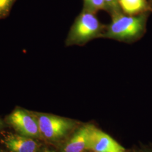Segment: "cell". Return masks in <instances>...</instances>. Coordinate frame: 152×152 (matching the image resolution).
Segmentation results:
<instances>
[{
    "label": "cell",
    "mask_w": 152,
    "mask_h": 152,
    "mask_svg": "<svg viewBox=\"0 0 152 152\" xmlns=\"http://www.w3.org/2000/svg\"><path fill=\"white\" fill-rule=\"evenodd\" d=\"M4 127H5V123L0 118V131Z\"/></svg>",
    "instance_id": "12"
},
{
    "label": "cell",
    "mask_w": 152,
    "mask_h": 152,
    "mask_svg": "<svg viewBox=\"0 0 152 152\" xmlns=\"http://www.w3.org/2000/svg\"><path fill=\"white\" fill-rule=\"evenodd\" d=\"M84 7L83 10L96 13L102 10H107L105 0H83Z\"/></svg>",
    "instance_id": "9"
},
{
    "label": "cell",
    "mask_w": 152,
    "mask_h": 152,
    "mask_svg": "<svg viewBox=\"0 0 152 152\" xmlns=\"http://www.w3.org/2000/svg\"><path fill=\"white\" fill-rule=\"evenodd\" d=\"M105 1L107 6V10L109 11L111 14L115 12L121 11L118 4V0H105Z\"/></svg>",
    "instance_id": "11"
},
{
    "label": "cell",
    "mask_w": 152,
    "mask_h": 152,
    "mask_svg": "<svg viewBox=\"0 0 152 152\" xmlns=\"http://www.w3.org/2000/svg\"><path fill=\"white\" fill-rule=\"evenodd\" d=\"M106 27L96 13L83 10L71 26L65 39V46H82L94 39L103 38Z\"/></svg>",
    "instance_id": "2"
},
{
    "label": "cell",
    "mask_w": 152,
    "mask_h": 152,
    "mask_svg": "<svg viewBox=\"0 0 152 152\" xmlns=\"http://www.w3.org/2000/svg\"><path fill=\"white\" fill-rule=\"evenodd\" d=\"M6 122L23 136L32 138H42L38 121L33 112L16 107L6 118Z\"/></svg>",
    "instance_id": "4"
},
{
    "label": "cell",
    "mask_w": 152,
    "mask_h": 152,
    "mask_svg": "<svg viewBox=\"0 0 152 152\" xmlns=\"http://www.w3.org/2000/svg\"><path fill=\"white\" fill-rule=\"evenodd\" d=\"M38 121L42 137L50 141H58L65 137L75 127L73 120L53 114L33 112Z\"/></svg>",
    "instance_id": "3"
},
{
    "label": "cell",
    "mask_w": 152,
    "mask_h": 152,
    "mask_svg": "<svg viewBox=\"0 0 152 152\" xmlns=\"http://www.w3.org/2000/svg\"><path fill=\"white\" fill-rule=\"evenodd\" d=\"M55 152L53 150L49 149H44L42 151H41V152Z\"/></svg>",
    "instance_id": "13"
},
{
    "label": "cell",
    "mask_w": 152,
    "mask_h": 152,
    "mask_svg": "<svg viewBox=\"0 0 152 152\" xmlns=\"http://www.w3.org/2000/svg\"><path fill=\"white\" fill-rule=\"evenodd\" d=\"M120 11L129 15H137L152 11L148 0H118Z\"/></svg>",
    "instance_id": "8"
},
{
    "label": "cell",
    "mask_w": 152,
    "mask_h": 152,
    "mask_svg": "<svg viewBox=\"0 0 152 152\" xmlns=\"http://www.w3.org/2000/svg\"><path fill=\"white\" fill-rule=\"evenodd\" d=\"M91 125H86L76 130L62 147L61 152H84L87 150Z\"/></svg>",
    "instance_id": "7"
},
{
    "label": "cell",
    "mask_w": 152,
    "mask_h": 152,
    "mask_svg": "<svg viewBox=\"0 0 152 152\" xmlns=\"http://www.w3.org/2000/svg\"><path fill=\"white\" fill-rule=\"evenodd\" d=\"M149 13L129 15L121 11L111 14L112 19L107 25L103 38L126 44H132L140 40L147 31Z\"/></svg>",
    "instance_id": "1"
},
{
    "label": "cell",
    "mask_w": 152,
    "mask_h": 152,
    "mask_svg": "<svg viewBox=\"0 0 152 152\" xmlns=\"http://www.w3.org/2000/svg\"><path fill=\"white\" fill-rule=\"evenodd\" d=\"M16 0H0V21L9 15Z\"/></svg>",
    "instance_id": "10"
},
{
    "label": "cell",
    "mask_w": 152,
    "mask_h": 152,
    "mask_svg": "<svg viewBox=\"0 0 152 152\" xmlns=\"http://www.w3.org/2000/svg\"><path fill=\"white\" fill-rule=\"evenodd\" d=\"M0 152H5V151H4V150H2V149H0Z\"/></svg>",
    "instance_id": "14"
},
{
    "label": "cell",
    "mask_w": 152,
    "mask_h": 152,
    "mask_svg": "<svg viewBox=\"0 0 152 152\" xmlns=\"http://www.w3.org/2000/svg\"><path fill=\"white\" fill-rule=\"evenodd\" d=\"M2 142L11 152H37L39 148L38 142L33 138L19 134H7Z\"/></svg>",
    "instance_id": "6"
},
{
    "label": "cell",
    "mask_w": 152,
    "mask_h": 152,
    "mask_svg": "<svg viewBox=\"0 0 152 152\" xmlns=\"http://www.w3.org/2000/svg\"><path fill=\"white\" fill-rule=\"evenodd\" d=\"M87 150L93 152H126L125 148L113 137L92 125Z\"/></svg>",
    "instance_id": "5"
}]
</instances>
